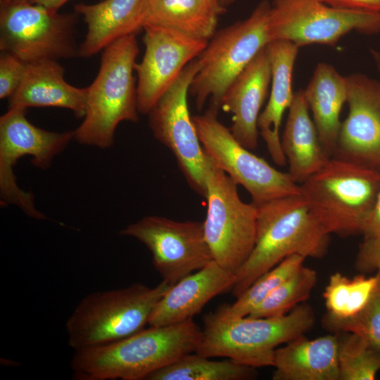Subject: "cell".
<instances>
[{
	"mask_svg": "<svg viewBox=\"0 0 380 380\" xmlns=\"http://www.w3.org/2000/svg\"><path fill=\"white\" fill-rule=\"evenodd\" d=\"M193 319L151 327L115 342L75 350V380H146L153 372L194 353L201 338Z\"/></svg>",
	"mask_w": 380,
	"mask_h": 380,
	"instance_id": "cell-1",
	"label": "cell"
},
{
	"mask_svg": "<svg viewBox=\"0 0 380 380\" xmlns=\"http://www.w3.org/2000/svg\"><path fill=\"white\" fill-rule=\"evenodd\" d=\"M256 206L255 243L248 260L235 275L231 290L236 298L286 258L298 254L306 258H321L327 252L330 234L302 194L274 199Z\"/></svg>",
	"mask_w": 380,
	"mask_h": 380,
	"instance_id": "cell-2",
	"label": "cell"
},
{
	"mask_svg": "<svg viewBox=\"0 0 380 380\" xmlns=\"http://www.w3.org/2000/svg\"><path fill=\"white\" fill-rule=\"evenodd\" d=\"M312 308L301 303L279 317H226L216 311L203 317L194 353L206 357H227L254 368L273 367L275 350L305 335L314 325Z\"/></svg>",
	"mask_w": 380,
	"mask_h": 380,
	"instance_id": "cell-3",
	"label": "cell"
},
{
	"mask_svg": "<svg viewBox=\"0 0 380 380\" xmlns=\"http://www.w3.org/2000/svg\"><path fill=\"white\" fill-rule=\"evenodd\" d=\"M139 52L135 34L119 38L103 49L98 74L87 87L84 120L74 131L80 144L108 148L121 122L139 121L133 74Z\"/></svg>",
	"mask_w": 380,
	"mask_h": 380,
	"instance_id": "cell-4",
	"label": "cell"
},
{
	"mask_svg": "<svg viewBox=\"0 0 380 380\" xmlns=\"http://www.w3.org/2000/svg\"><path fill=\"white\" fill-rule=\"evenodd\" d=\"M300 187L311 211L329 234H362L380 191V171L331 157Z\"/></svg>",
	"mask_w": 380,
	"mask_h": 380,
	"instance_id": "cell-5",
	"label": "cell"
},
{
	"mask_svg": "<svg viewBox=\"0 0 380 380\" xmlns=\"http://www.w3.org/2000/svg\"><path fill=\"white\" fill-rule=\"evenodd\" d=\"M170 285L134 283L84 296L65 324L68 343L74 350L106 345L145 328L158 301Z\"/></svg>",
	"mask_w": 380,
	"mask_h": 380,
	"instance_id": "cell-6",
	"label": "cell"
},
{
	"mask_svg": "<svg viewBox=\"0 0 380 380\" xmlns=\"http://www.w3.org/2000/svg\"><path fill=\"white\" fill-rule=\"evenodd\" d=\"M270 7L269 1H262L246 19L217 31L208 41L197 58L198 70L189 87L198 110L208 99L219 110L227 87L270 42Z\"/></svg>",
	"mask_w": 380,
	"mask_h": 380,
	"instance_id": "cell-7",
	"label": "cell"
},
{
	"mask_svg": "<svg viewBox=\"0 0 380 380\" xmlns=\"http://www.w3.org/2000/svg\"><path fill=\"white\" fill-rule=\"evenodd\" d=\"M0 49L25 63L78 56L75 31L79 15L39 4L0 0Z\"/></svg>",
	"mask_w": 380,
	"mask_h": 380,
	"instance_id": "cell-8",
	"label": "cell"
},
{
	"mask_svg": "<svg viewBox=\"0 0 380 380\" xmlns=\"http://www.w3.org/2000/svg\"><path fill=\"white\" fill-rule=\"evenodd\" d=\"M205 198L203 227L213 260L236 275L255 246L257 206L241 199L237 184L213 161L206 177Z\"/></svg>",
	"mask_w": 380,
	"mask_h": 380,
	"instance_id": "cell-9",
	"label": "cell"
},
{
	"mask_svg": "<svg viewBox=\"0 0 380 380\" xmlns=\"http://www.w3.org/2000/svg\"><path fill=\"white\" fill-rule=\"evenodd\" d=\"M218 109L209 106L192 117L201 144L213 163L250 194L252 203L301 194L300 184L289 172L274 168L241 145L217 118Z\"/></svg>",
	"mask_w": 380,
	"mask_h": 380,
	"instance_id": "cell-10",
	"label": "cell"
},
{
	"mask_svg": "<svg viewBox=\"0 0 380 380\" xmlns=\"http://www.w3.org/2000/svg\"><path fill=\"white\" fill-rule=\"evenodd\" d=\"M380 32V12L332 7L320 0H273L267 21L270 42L285 40L298 48L335 45L346 34Z\"/></svg>",
	"mask_w": 380,
	"mask_h": 380,
	"instance_id": "cell-11",
	"label": "cell"
},
{
	"mask_svg": "<svg viewBox=\"0 0 380 380\" xmlns=\"http://www.w3.org/2000/svg\"><path fill=\"white\" fill-rule=\"evenodd\" d=\"M198 70L196 58L184 68L148 115L154 137L172 153L189 186L205 198L206 177L212 161L201 144L187 103L189 87Z\"/></svg>",
	"mask_w": 380,
	"mask_h": 380,
	"instance_id": "cell-12",
	"label": "cell"
},
{
	"mask_svg": "<svg viewBox=\"0 0 380 380\" xmlns=\"http://www.w3.org/2000/svg\"><path fill=\"white\" fill-rule=\"evenodd\" d=\"M26 110L8 108L0 118L1 204L16 205L28 216L44 220L46 217L35 208L32 193L17 185L13 168L25 156L32 157L35 167L48 168L74 139V131L55 132L36 127L27 119Z\"/></svg>",
	"mask_w": 380,
	"mask_h": 380,
	"instance_id": "cell-13",
	"label": "cell"
},
{
	"mask_svg": "<svg viewBox=\"0 0 380 380\" xmlns=\"http://www.w3.org/2000/svg\"><path fill=\"white\" fill-rule=\"evenodd\" d=\"M120 234L146 246L152 255L153 267L170 285L213 260L203 222L150 215L129 224Z\"/></svg>",
	"mask_w": 380,
	"mask_h": 380,
	"instance_id": "cell-14",
	"label": "cell"
},
{
	"mask_svg": "<svg viewBox=\"0 0 380 380\" xmlns=\"http://www.w3.org/2000/svg\"><path fill=\"white\" fill-rule=\"evenodd\" d=\"M145 52L135 63L139 113L148 114L176 81L184 68L203 52L208 41L172 30L151 25L143 27Z\"/></svg>",
	"mask_w": 380,
	"mask_h": 380,
	"instance_id": "cell-15",
	"label": "cell"
},
{
	"mask_svg": "<svg viewBox=\"0 0 380 380\" xmlns=\"http://www.w3.org/2000/svg\"><path fill=\"white\" fill-rule=\"evenodd\" d=\"M348 113L341 123L338 158L380 167V82L362 73L348 75Z\"/></svg>",
	"mask_w": 380,
	"mask_h": 380,
	"instance_id": "cell-16",
	"label": "cell"
},
{
	"mask_svg": "<svg viewBox=\"0 0 380 380\" xmlns=\"http://www.w3.org/2000/svg\"><path fill=\"white\" fill-rule=\"evenodd\" d=\"M235 278L213 260L169 286L154 307L148 325L163 327L191 319L210 300L232 289Z\"/></svg>",
	"mask_w": 380,
	"mask_h": 380,
	"instance_id": "cell-17",
	"label": "cell"
},
{
	"mask_svg": "<svg viewBox=\"0 0 380 380\" xmlns=\"http://www.w3.org/2000/svg\"><path fill=\"white\" fill-rule=\"evenodd\" d=\"M265 46L230 84L220 102V108L232 114V134L249 150L258 146V120L271 81Z\"/></svg>",
	"mask_w": 380,
	"mask_h": 380,
	"instance_id": "cell-18",
	"label": "cell"
},
{
	"mask_svg": "<svg viewBox=\"0 0 380 380\" xmlns=\"http://www.w3.org/2000/svg\"><path fill=\"white\" fill-rule=\"evenodd\" d=\"M271 68L270 94L260 113L258 127L273 161L278 165L286 164L279 129L286 110L290 107L295 93L292 78L299 48L289 41L274 40L265 46Z\"/></svg>",
	"mask_w": 380,
	"mask_h": 380,
	"instance_id": "cell-19",
	"label": "cell"
},
{
	"mask_svg": "<svg viewBox=\"0 0 380 380\" xmlns=\"http://www.w3.org/2000/svg\"><path fill=\"white\" fill-rule=\"evenodd\" d=\"M64 73L63 67L55 60L27 63L18 88L8 98V108L58 107L84 118L87 88L68 84Z\"/></svg>",
	"mask_w": 380,
	"mask_h": 380,
	"instance_id": "cell-20",
	"label": "cell"
},
{
	"mask_svg": "<svg viewBox=\"0 0 380 380\" xmlns=\"http://www.w3.org/2000/svg\"><path fill=\"white\" fill-rule=\"evenodd\" d=\"M338 334L313 339L304 335L277 348L273 380H339Z\"/></svg>",
	"mask_w": 380,
	"mask_h": 380,
	"instance_id": "cell-21",
	"label": "cell"
},
{
	"mask_svg": "<svg viewBox=\"0 0 380 380\" xmlns=\"http://www.w3.org/2000/svg\"><path fill=\"white\" fill-rule=\"evenodd\" d=\"M147 0H102L78 4L75 12L83 17L87 32L78 56L91 57L113 42L142 30L141 20Z\"/></svg>",
	"mask_w": 380,
	"mask_h": 380,
	"instance_id": "cell-22",
	"label": "cell"
},
{
	"mask_svg": "<svg viewBox=\"0 0 380 380\" xmlns=\"http://www.w3.org/2000/svg\"><path fill=\"white\" fill-rule=\"evenodd\" d=\"M288 110L281 144L289 163V174L295 182L300 184L330 158L320 141L303 90L295 93Z\"/></svg>",
	"mask_w": 380,
	"mask_h": 380,
	"instance_id": "cell-23",
	"label": "cell"
},
{
	"mask_svg": "<svg viewBox=\"0 0 380 380\" xmlns=\"http://www.w3.org/2000/svg\"><path fill=\"white\" fill-rule=\"evenodd\" d=\"M303 93L324 151L331 158L337 148L341 111L347 101L346 77L332 65L320 63Z\"/></svg>",
	"mask_w": 380,
	"mask_h": 380,
	"instance_id": "cell-24",
	"label": "cell"
},
{
	"mask_svg": "<svg viewBox=\"0 0 380 380\" xmlns=\"http://www.w3.org/2000/svg\"><path fill=\"white\" fill-rule=\"evenodd\" d=\"M226 8L210 0H147L141 25L157 26L209 41Z\"/></svg>",
	"mask_w": 380,
	"mask_h": 380,
	"instance_id": "cell-25",
	"label": "cell"
},
{
	"mask_svg": "<svg viewBox=\"0 0 380 380\" xmlns=\"http://www.w3.org/2000/svg\"><path fill=\"white\" fill-rule=\"evenodd\" d=\"M323 297L327 308L324 327L350 319L380 298V272L369 277L361 274L353 278L340 272L332 274Z\"/></svg>",
	"mask_w": 380,
	"mask_h": 380,
	"instance_id": "cell-26",
	"label": "cell"
},
{
	"mask_svg": "<svg viewBox=\"0 0 380 380\" xmlns=\"http://www.w3.org/2000/svg\"><path fill=\"white\" fill-rule=\"evenodd\" d=\"M192 353L153 372L146 380H247L257 376L256 368Z\"/></svg>",
	"mask_w": 380,
	"mask_h": 380,
	"instance_id": "cell-27",
	"label": "cell"
},
{
	"mask_svg": "<svg viewBox=\"0 0 380 380\" xmlns=\"http://www.w3.org/2000/svg\"><path fill=\"white\" fill-rule=\"evenodd\" d=\"M305 257L291 255L256 279L232 305L222 304L215 310L226 317L248 315L275 288L300 268Z\"/></svg>",
	"mask_w": 380,
	"mask_h": 380,
	"instance_id": "cell-28",
	"label": "cell"
},
{
	"mask_svg": "<svg viewBox=\"0 0 380 380\" xmlns=\"http://www.w3.org/2000/svg\"><path fill=\"white\" fill-rule=\"evenodd\" d=\"M317 280V272L303 265L275 288L248 316L270 317L288 314L309 298Z\"/></svg>",
	"mask_w": 380,
	"mask_h": 380,
	"instance_id": "cell-29",
	"label": "cell"
},
{
	"mask_svg": "<svg viewBox=\"0 0 380 380\" xmlns=\"http://www.w3.org/2000/svg\"><path fill=\"white\" fill-rule=\"evenodd\" d=\"M338 341L339 380H374L380 371V350L355 334L344 332Z\"/></svg>",
	"mask_w": 380,
	"mask_h": 380,
	"instance_id": "cell-30",
	"label": "cell"
},
{
	"mask_svg": "<svg viewBox=\"0 0 380 380\" xmlns=\"http://www.w3.org/2000/svg\"><path fill=\"white\" fill-rule=\"evenodd\" d=\"M325 328L335 333L355 334L371 347L380 350V298L356 317Z\"/></svg>",
	"mask_w": 380,
	"mask_h": 380,
	"instance_id": "cell-31",
	"label": "cell"
},
{
	"mask_svg": "<svg viewBox=\"0 0 380 380\" xmlns=\"http://www.w3.org/2000/svg\"><path fill=\"white\" fill-rule=\"evenodd\" d=\"M26 63L17 56L1 51L0 56V98H10L18 88L26 68Z\"/></svg>",
	"mask_w": 380,
	"mask_h": 380,
	"instance_id": "cell-32",
	"label": "cell"
},
{
	"mask_svg": "<svg viewBox=\"0 0 380 380\" xmlns=\"http://www.w3.org/2000/svg\"><path fill=\"white\" fill-rule=\"evenodd\" d=\"M355 267L362 274L380 272V236L364 239L359 246Z\"/></svg>",
	"mask_w": 380,
	"mask_h": 380,
	"instance_id": "cell-33",
	"label": "cell"
},
{
	"mask_svg": "<svg viewBox=\"0 0 380 380\" xmlns=\"http://www.w3.org/2000/svg\"><path fill=\"white\" fill-rule=\"evenodd\" d=\"M332 7L365 11L370 12H380V0H320Z\"/></svg>",
	"mask_w": 380,
	"mask_h": 380,
	"instance_id": "cell-34",
	"label": "cell"
},
{
	"mask_svg": "<svg viewBox=\"0 0 380 380\" xmlns=\"http://www.w3.org/2000/svg\"><path fill=\"white\" fill-rule=\"evenodd\" d=\"M362 234L365 238L380 236V191L373 209L365 223Z\"/></svg>",
	"mask_w": 380,
	"mask_h": 380,
	"instance_id": "cell-35",
	"label": "cell"
},
{
	"mask_svg": "<svg viewBox=\"0 0 380 380\" xmlns=\"http://www.w3.org/2000/svg\"><path fill=\"white\" fill-rule=\"evenodd\" d=\"M68 1V0H30V2L31 4L43 6L52 10L58 11Z\"/></svg>",
	"mask_w": 380,
	"mask_h": 380,
	"instance_id": "cell-36",
	"label": "cell"
},
{
	"mask_svg": "<svg viewBox=\"0 0 380 380\" xmlns=\"http://www.w3.org/2000/svg\"><path fill=\"white\" fill-rule=\"evenodd\" d=\"M371 54L375 62L379 72H380V53L376 50L371 49Z\"/></svg>",
	"mask_w": 380,
	"mask_h": 380,
	"instance_id": "cell-37",
	"label": "cell"
},
{
	"mask_svg": "<svg viewBox=\"0 0 380 380\" xmlns=\"http://www.w3.org/2000/svg\"><path fill=\"white\" fill-rule=\"evenodd\" d=\"M235 0H219L220 4L224 7L225 8L231 5L232 4H233Z\"/></svg>",
	"mask_w": 380,
	"mask_h": 380,
	"instance_id": "cell-38",
	"label": "cell"
},
{
	"mask_svg": "<svg viewBox=\"0 0 380 380\" xmlns=\"http://www.w3.org/2000/svg\"><path fill=\"white\" fill-rule=\"evenodd\" d=\"M12 2H27L30 1V0H7Z\"/></svg>",
	"mask_w": 380,
	"mask_h": 380,
	"instance_id": "cell-39",
	"label": "cell"
},
{
	"mask_svg": "<svg viewBox=\"0 0 380 380\" xmlns=\"http://www.w3.org/2000/svg\"><path fill=\"white\" fill-rule=\"evenodd\" d=\"M210 1H213V2H214V3H215V4H220L219 0H210ZM220 5H221V4H220ZM221 6H222V5H221Z\"/></svg>",
	"mask_w": 380,
	"mask_h": 380,
	"instance_id": "cell-40",
	"label": "cell"
}]
</instances>
